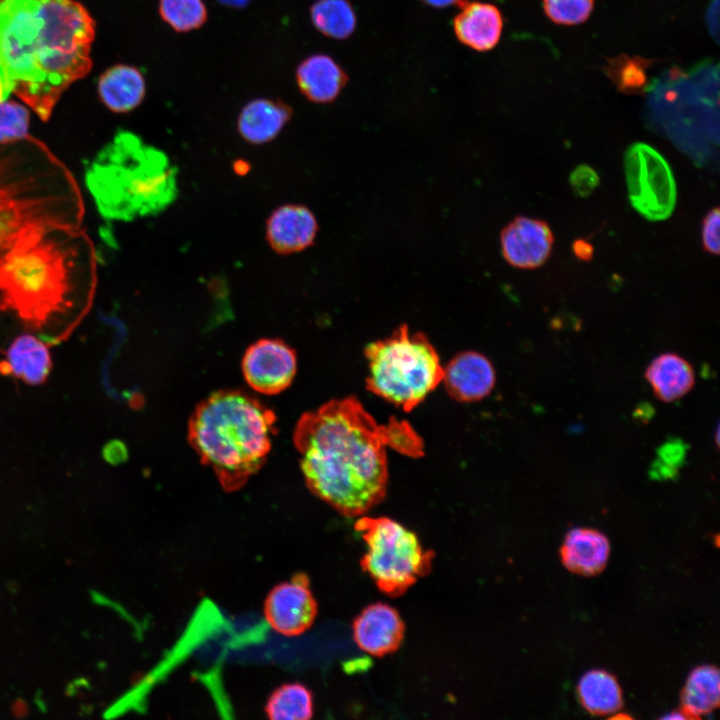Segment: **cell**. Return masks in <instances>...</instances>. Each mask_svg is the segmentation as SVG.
<instances>
[{"label":"cell","instance_id":"cell-31","mask_svg":"<svg viewBox=\"0 0 720 720\" xmlns=\"http://www.w3.org/2000/svg\"><path fill=\"white\" fill-rule=\"evenodd\" d=\"M719 208L711 209L703 218L701 228V240L703 248L710 254H719Z\"/></svg>","mask_w":720,"mask_h":720},{"label":"cell","instance_id":"cell-25","mask_svg":"<svg viewBox=\"0 0 720 720\" xmlns=\"http://www.w3.org/2000/svg\"><path fill=\"white\" fill-rule=\"evenodd\" d=\"M264 711L273 720H308L314 713L312 691L292 682L276 688L267 699Z\"/></svg>","mask_w":720,"mask_h":720},{"label":"cell","instance_id":"cell-33","mask_svg":"<svg viewBox=\"0 0 720 720\" xmlns=\"http://www.w3.org/2000/svg\"><path fill=\"white\" fill-rule=\"evenodd\" d=\"M10 713L16 719L26 718L30 713V706L25 699L17 697L11 702Z\"/></svg>","mask_w":720,"mask_h":720},{"label":"cell","instance_id":"cell-4","mask_svg":"<svg viewBox=\"0 0 720 720\" xmlns=\"http://www.w3.org/2000/svg\"><path fill=\"white\" fill-rule=\"evenodd\" d=\"M84 213L75 177L44 142L0 143V264L35 232L81 227Z\"/></svg>","mask_w":720,"mask_h":720},{"label":"cell","instance_id":"cell-13","mask_svg":"<svg viewBox=\"0 0 720 720\" xmlns=\"http://www.w3.org/2000/svg\"><path fill=\"white\" fill-rule=\"evenodd\" d=\"M352 633L361 650L371 656L383 657L401 646L405 623L394 607L377 602L365 607L355 617Z\"/></svg>","mask_w":720,"mask_h":720},{"label":"cell","instance_id":"cell-21","mask_svg":"<svg viewBox=\"0 0 720 720\" xmlns=\"http://www.w3.org/2000/svg\"><path fill=\"white\" fill-rule=\"evenodd\" d=\"M98 93L103 104L112 112H130L145 97V79L136 67L117 64L100 76Z\"/></svg>","mask_w":720,"mask_h":720},{"label":"cell","instance_id":"cell-8","mask_svg":"<svg viewBox=\"0 0 720 720\" xmlns=\"http://www.w3.org/2000/svg\"><path fill=\"white\" fill-rule=\"evenodd\" d=\"M354 528L367 546L360 566L385 595L402 596L431 571L434 552L425 550L418 536L397 521L363 516Z\"/></svg>","mask_w":720,"mask_h":720},{"label":"cell","instance_id":"cell-1","mask_svg":"<svg viewBox=\"0 0 720 720\" xmlns=\"http://www.w3.org/2000/svg\"><path fill=\"white\" fill-rule=\"evenodd\" d=\"M293 441L309 490L346 517L365 514L385 497L386 447L424 454L423 441L406 421L378 424L354 396L334 399L297 421Z\"/></svg>","mask_w":720,"mask_h":720},{"label":"cell","instance_id":"cell-11","mask_svg":"<svg viewBox=\"0 0 720 720\" xmlns=\"http://www.w3.org/2000/svg\"><path fill=\"white\" fill-rule=\"evenodd\" d=\"M297 370L295 351L281 339H260L246 350L242 372L257 392L274 395L292 383Z\"/></svg>","mask_w":720,"mask_h":720},{"label":"cell","instance_id":"cell-20","mask_svg":"<svg viewBox=\"0 0 720 720\" xmlns=\"http://www.w3.org/2000/svg\"><path fill=\"white\" fill-rule=\"evenodd\" d=\"M291 116L290 106L281 100L257 98L241 109L237 130L250 144H266L280 134Z\"/></svg>","mask_w":720,"mask_h":720},{"label":"cell","instance_id":"cell-28","mask_svg":"<svg viewBox=\"0 0 720 720\" xmlns=\"http://www.w3.org/2000/svg\"><path fill=\"white\" fill-rule=\"evenodd\" d=\"M546 16L557 25L575 26L591 16L595 0H542Z\"/></svg>","mask_w":720,"mask_h":720},{"label":"cell","instance_id":"cell-6","mask_svg":"<svg viewBox=\"0 0 720 720\" xmlns=\"http://www.w3.org/2000/svg\"><path fill=\"white\" fill-rule=\"evenodd\" d=\"M85 182L99 213L110 220L159 213L177 195L176 169L168 157L124 130L98 152Z\"/></svg>","mask_w":720,"mask_h":720},{"label":"cell","instance_id":"cell-12","mask_svg":"<svg viewBox=\"0 0 720 720\" xmlns=\"http://www.w3.org/2000/svg\"><path fill=\"white\" fill-rule=\"evenodd\" d=\"M554 236L540 219L519 216L501 233V249L506 261L521 269L542 266L550 257Z\"/></svg>","mask_w":720,"mask_h":720},{"label":"cell","instance_id":"cell-34","mask_svg":"<svg viewBox=\"0 0 720 720\" xmlns=\"http://www.w3.org/2000/svg\"><path fill=\"white\" fill-rule=\"evenodd\" d=\"M426 5L433 8L461 7L468 0H422Z\"/></svg>","mask_w":720,"mask_h":720},{"label":"cell","instance_id":"cell-32","mask_svg":"<svg viewBox=\"0 0 720 720\" xmlns=\"http://www.w3.org/2000/svg\"><path fill=\"white\" fill-rule=\"evenodd\" d=\"M572 251L581 261L591 260L594 253L592 244L585 239H576L572 244Z\"/></svg>","mask_w":720,"mask_h":720},{"label":"cell","instance_id":"cell-10","mask_svg":"<svg viewBox=\"0 0 720 720\" xmlns=\"http://www.w3.org/2000/svg\"><path fill=\"white\" fill-rule=\"evenodd\" d=\"M318 606L306 574L297 573L267 595L264 616L270 627L285 636H298L315 621Z\"/></svg>","mask_w":720,"mask_h":720},{"label":"cell","instance_id":"cell-3","mask_svg":"<svg viewBox=\"0 0 720 720\" xmlns=\"http://www.w3.org/2000/svg\"><path fill=\"white\" fill-rule=\"evenodd\" d=\"M95 22L75 0H0V102L17 96L47 121L91 67Z\"/></svg>","mask_w":720,"mask_h":720},{"label":"cell","instance_id":"cell-18","mask_svg":"<svg viewBox=\"0 0 720 720\" xmlns=\"http://www.w3.org/2000/svg\"><path fill=\"white\" fill-rule=\"evenodd\" d=\"M609 553L607 537L591 528L571 529L560 550L563 565L569 571L583 576L601 573L607 564Z\"/></svg>","mask_w":720,"mask_h":720},{"label":"cell","instance_id":"cell-30","mask_svg":"<svg viewBox=\"0 0 720 720\" xmlns=\"http://www.w3.org/2000/svg\"><path fill=\"white\" fill-rule=\"evenodd\" d=\"M569 182L573 192L579 197L589 196L599 185L598 173L586 164L578 165L571 172Z\"/></svg>","mask_w":720,"mask_h":720},{"label":"cell","instance_id":"cell-14","mask_svg":"<svg viewBox=\"0 0 720 720\" xmlns=\"http://www.w3.org/2000/svg\"><path fill=\"white\" fill-rule=\"evenodd\" d=\"M496 374L490 360L476 351L456 354L443 367L442 382L448 395L458 402H475L490 394Z\"/></svg>","mask_w":720,"mask_h":720},{"label":"cell","instance_id":"cell-16","mask_svg":"<svg viewBox=\"0 0 720 720\" xmlns=\"http://www.w3.org/2000/svg\"><path fill=\"white\" fill-rule=\"evenodd\" d=\"M50 346L32 333L12 338L0 360V374L14 376L28 385H41L52 370Z\"/></svg>","mask_w":720,"mask_h":720},{"label":"cell","instance_id":"cell-35","mask_svg":"<svg viewBox=\"0 0 720 720\" xmlns=\"http://www.w3.org/2000/svg\"><path fill=\"white\" fill-rule=\"evenodd\" d=\"M219 3L230 8H243L249 4L251 0H217Z\"/></svg>","mask_w":720,"mask_h":720},{"label":"cell","instance_id":"cell-26","mask_svg":"<svg viewBox=\"0 0 720 720\" xmlns=\"http://www.w3.org/2000/svg\"><path fill=\"white\" fill-rule=\"evenodd\" d=\"M314 27L323 35L344 40L356 29L357 17L349 0H317L310 9Z\"/></svg>","mask_w":720,"mask_h":720},{"label":"cell","instance_id":"cell-19","mask_svg":"<svg viewBox=\"0 0 720 720\" xmlns=\"http://www.w3.org/2000/svg\"><path fill=\"white\" fill-rule=\"evenodd\" d=\"M296 82L307 99L324 104L339 96L348 82V76L331 56L314 54L298 65Z\"/></svg>","mask_w":720,"mask_h":720},{"label":"cell","instance_id":"cell-22","mask_svg":"<svg viewBox=\"0 0 720 720\" xmlns=\"http://www.w3.org/2000/svg\"><path fill=\"white\" fill-rule=\"evenodd\" d=\"M645 378L654 395L663 402L676 401L694 387L692 365L676 353H662L648 365Z\"/></svg>","mask_w":720,"mask_h":720},{"label":"cell","instance_id":"cell-9","mask_svg":"<svg viewBox=\"0 0 720 720\" xmlns=\"http://www.w3.org/2000/svg\"><path fill=\"white\" fill-rule=\"evenodd\" d=\"M628 197L633 208L650 221L669 218L676 205V182L667 160L652 146L638 142L624 155Z\"/></svg>","mask_w":720,"mask_h":720},{"label":"cell","instance_id":"cell-24","mask_svg":"<svg viewBox=\"0 0 720 720\" xmlns=\"http://www.w3.org/2000/svg\"><path fill=\"white\" fill-rule=\"evenodd\" d=\"M577 694L584 709L592 715L615 713L623 705L622 691L617 679L601 669L590 670L580 678Z\"/></svg>","mask_w":720,"mask_h":720},{"label":"cell","instance_id":"cell-36","mask_svg":"<svg viewBox=\"0 0 720 720\" xmlns=\"http://www.w3.org/2000/svg\"><path fill=\"white\" fill-rule=\"evenodd\" d=\"M242 164H243V161L241 160L234 165V169L240 175L246 173L249 168L247 163H245L244 166Z\"/></svg>","mask_w":720,"mask_h":720},{"label":"cell","instance_id":"cell-15","mask_svg":"<svg viewBox=\"0 0 720 720\" xmlns=\"http://www.w3.org/2000/svg\"><path fill=\"white\" fill-rule=\"evenodd\" d=\"M317 230L316 218L307 207L285 204L273 210L268 217L265 237L274 252L289 255L311 246Z\"/></svg>","mask_w":720,"mask_h":720},{"label":"cell","instance_id":"cell-29","mask_svg":"<svg viewBox=\"0 0 720 720\" xmlns=\"http://www.w3.org/2000/svg\"><path fill=\"white\" fill-rule=\"evenodd\" d=\"M29 124L30 113L26 106L8 99L0 102V143L27 137Z\"/></svg>","mask_w":720,"mask_h":720},{"label":"cell","instance_id":"cell-7","mask_svg":"<svg viewBox=\"0 0 720 720\" xmlns=\"http://www.w3.org/2000/svg\"><path fill=\"white\" fill-rule=\"evenodd\" d=\"M366 388L405 412L417 407L441 382L443 367L427 336L407 325L369 343Z\"/></svg>","mask_w":720,"mask_h":720},{"label":"cell","instance_id":"cell-2","mask_svg":"<svg viewBox=\"0 0 720 720\" xmlns=\"http://www.w3.org/2000/svg\"><path fill=\"white\" fill-rule=\"evenodd\" d=\"M97 253L81 227H52L22 240L0 264V313L20 333L50 347L89 313L97 289Z\"/></svg>","mask_w":720,"mask_h":720},{"label":"cell","instance_id":"cell-23","mask_svg":"<svg viewBox=\"0 0 720 720\" xmlns=\"http://www.w3.org/2000/svg\"><path fill=\"white\" fill-rule=\"evenodd\" d=\"M719 670L700 665L689 674L681 691V711L685 718L699 719L719 706Z\"/></svg>","mask_w":720,"mask_h":720},{"label":"cell","instance_id":"cell-27","mask_svg":"<svg viewBox=\"0 0 720 720\" xmlns=\"http://www.w3.org/2000/svg\"><path fill=\"white\" fill-rule=\"evenodd\" d=\"M158 8L163 21L177 32L198 29L207 20L203 0H159Z\"/></svg>","mask_w":720,"mask_h":720},{"label":"cell","instance_id":"cell-5","mask_svg":"<svg viewBox=\"0 0 720 720\" xmlns=\"http://www.w3.org/2000/svg\"><path fill=\"white\" fill-rule=\"evenodd\" d=\"M274 412L242 390L209 395L194 409L188 440L225 491L242 488L266 462L275 434Z\"/></svg>","mask_w":720,"mask_h":720},{"label":"cell","instance_id":"cell-17","mask_svg":"<svg viewBox=\"0 0 720 720\" xmlns=\"http://www.w3.org/2000/svg\"><path fill=\"white\" fill-rule=\"evenodd\" d=\"M453 20L454 33L463 45L479 51L492 50L500 41L503 16L497 6L467 1Z\"/></svg>","mask_w":720,"mask_h":720}]
</instances>
